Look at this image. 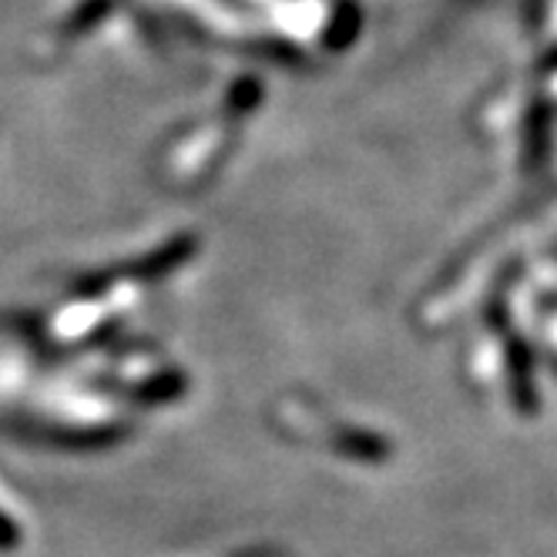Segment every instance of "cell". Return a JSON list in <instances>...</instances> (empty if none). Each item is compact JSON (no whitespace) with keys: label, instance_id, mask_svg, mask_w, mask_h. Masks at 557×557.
Returning a JSON list of instances; mask_svg holds the SVG:
<instances>
[{"label":"cell","instance_id":"6da1fadb","mask_svg":"<svg viewBox=\"0 0 557 557\" xmlns=\"http://www.w3.org/2000/svg\"><path fill=\"white\" fill-rule=\"evenodd\" d=\"M11 537H14V531L4 521H0V544H11Z\"/></svg>","mask_w":557,"mask_h":557}]
</instances>
